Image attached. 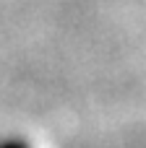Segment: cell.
<instances>
[{
    "mask_svg": "<svg viewBox=\"0 0 146 148\" xmlns=\"http://www.w3.org/2000/svg\"><path fill=\"white\" fill-rule=\"evenodd\" d=\"M0 148H31L24 138H3L0 140Z\"/></svg>",
    "mask_w": 146,
    "mask_h": 148,
    "instance_id": "1",
    "label": "cell"
}]
</instances>
